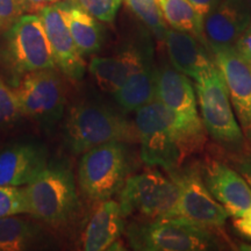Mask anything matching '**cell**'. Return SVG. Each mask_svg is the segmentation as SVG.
I'll return each instance as SVG.
<instances>
[{
    "label": "cell",
    "instance_id": "obj_4",
    "mask_svg": "<svg viewBox=\"0 0 251 251\" xmlns=\"http://www.w3.org/2000/svg\"><path fill=\"white\" fill-rule=\"evenodd\" d=\"M25 187L28 214L51 227L70 224L79 209L74 174L64 165H48Z\"/></svg>",
    "mask_w": 251,
    "mask_h": 251
},
{
    "label": "cell",
    "instance_id": "obj_22",
    "mask_svg": "<svg viewBox=\"0 0 251 251\" xmlns=\"http://www.w3.org/2000/svg\"><path fill=\"white\" fill-rule=\"evenodd\" d=\"M0 219V251H23L36 248L45 238L40 224L19 216Z\"/></svg>",
    "mask_w": 251,
    "mask_h": 251
},
{
    "label": "cell",
    "instance_id": "obj_29",
    "mask_svg": "<svg viewBox=\"0 0 251 251\" xmlns=\"http://www.w3.org/2000/svg\"><path fill=\"white\" fill-rule=\"evenodd\" d=\"M226 159L235 170H237L242 175V177L251 187V153L242 152L236 153V155H227L226 153Z\"/></svg>",
    "mask_w": 251,
    "mask_h": 251
},
{
    "label": "cell",
    "instance_id": "obj_35",
    "mask_svg": "<svg viewBox=\"0 0 251 251\" xmlns=\"http://www.w3.org/2000/svg\"><path fill=\"white\" fill-rule=\"evenodd\" d=\"M248 2H249V6H250V9H251V0H248Z\"/></svg>",
    "mask_w": 251,
    "mask_h": 251
},
{
    "label": "cell",
    "instance_id": "obj_1",
    "mask_svg": "<svg viewBox=\"0 0 251 251\" xmlns=\"http://www.w3.org/2000/svg\"><path fill=\"white\" fill-rule=\"evenodd\" d=\"M134 126L142 161L168 174L183 168L205 150L208 134L201 118H185L157 99L135 112Z\"/></svg>",
    "mask_w": 251,
    "mask_h": 251
},
{
    "label": "cell",
    "instance_id": "obj_25",
    "mask_svg": "<svg viewBox=\"0 0 251 251\" xmlns=\"http://www.w3.org/2000/svg\"><path fill=\"white\" fill-rule=\"evenodd\" d=\"M28 213L24 186H0V219Z\"/></svg>",
    "mask_w": 251,
    "mask_h": 251
},
{
    "label": "cell",
    "instance_id": "obj_2",
    "mask_svg": "<svg viewBox=\"0 0 251 251\" xmlns=\"http://www.w3.org/2000/svg\"><path fill=\"white\" fill-rule=\"evenodd\" d=\"M134 250L203 251L231 247L221 229H212L178 218L134 222L125 229Z\"/></svg>",
    "mask_w": 251,
    "mask_h": 251
},
{
    "label": "cell",
    "instance_id": "obj_17",
    "mask_svg": "<svg viewBox=\"0 0 251 251\" xmlns=\"http://www.w3.org/2000/svg\"><path fill=\"white\" fill-rule=\"evenodd\" d=\"M170 64L192 79L199 80L216 67L215 58L206 50V45L191 34L168 28L162 41Z\"/></svg>",
    "mask_w": 251,
    "mask_h": 251
},
{
    "label": "cell",
    "instance_id": "obj_15",
    "mask_svg": "<svg viewBox=\"0 0 251 251\" xmlns=\"http://www.w3.org/2000/svg\"><path fill=\"white\" fill-rule=\"evenodd\" d=\"M125 229V216L119 201L112 200V198L94 201L81 233V249L85 251L114 250Z\"/></svg>",
    "mask_w": 251,
    "mask_h": 251
},
{
    "label": "cell",
    "instance_id": "obj_23",
    "mask_svg": "<svg viewBox=\"0 0 251 251\" xmlns=\"http://www.w3.org/2000/svg\"><path fill=\"white\" fill-rule=\"evenodd\" d=\"M161 8L169 26L191 34L207 46L203 33V18L193 8L188 0H164Z\"/></svg>",
    "mask_w": 251,
    "mask_h": 251
},
{
    "label": "cell",
    "instance_id": "obj_33",
    "mask_svg": "<svg viewBox=\"0 0 251 251\" xmlns=\"http://www.w3.org/2000/svg\"><path fill=\"white\" fill-rule=\"evenodd\" d=\"M188 2L193 6V8L198 13L205 19L206 15L219 4L220 0H188Z\"/></svg>",
    "mask_w": 251,
    "mask_h": 251
},
{
    "label": "cell",
    "instance_id": "obj_32",
    "mask_svg": "<svg viewBox=\"0 0 251 251\" xmlns=\"http://www.w3.org/2000/svg\"><path fill=\"white\" fill-rule=\"evenodd\" d=\"M59 0H21L26 13L37 14L46 6L58 2Z\"/></svg>",
    "mask_w": 251,
    "mask_h": 251
},
{
    "label": "cell",
    "instance_id": "obj_34",
    "mask_svg": "<svg viewBox=\"0 0 251 251\" xmlns=\"http://www.w3.org/2000/svg\"><path fill=\"white\" fill-rule=\"evenodd\" d=\"M157 2H158V5L159 6H162L163 5V2H164V0H156Z\"/></svg>",
    "mask_w": 251,
    "mask_h": 251
},
{
    "label": "cell",
    "instance_id": "obj_31",
    "mask_svg": "<svg viewBox=\"0 0 251 251\" xmlns=\"http://www.w3.org/2000/svg\"><path fill=\"white\" fill-rule=\"evenodd\" d=\"M234 227L240 235L251 240V206L242 215L236 218L234 221Z\"/></svg>",
    "mask_w": 251,
    "mask_h": 251
},
{
    "label": "cell",
    "instance_id": "obj_18",
    "mask_svg": "<svg viewBox=\"0 0 251 251\" xmlns=\"http://www.w3.org/2000/svg\"><path fill=\"white\" fill-rule=\"evenodd\" d=\"M155 99L188 119L200 118L197 97L190 77L172 65L155 68Z\"/></svg>",
    "mask_w": 251,
    "mask_h": 251
},
{
    "label": "cell",
    "instance_id": "obj_26",
    "mask_svg": "<svg viewBox=\"0 0 251 251\" xmlns=\"http://www.w3.org/2000/svg\"><path fill=\"white\" fill-rule=\"evenodd\" d=\"M21 117L14 90L0 78V128L11 127Z\"/></svg>",
    "mask_w": 251,
    "mask_h": 251
},
{
    "label": "cell",
    "instance_id": "obj_21",
    "mask_svg": "<svg viewBox=\"0 0 251 251\" xmlns=\"http://www.w3.org/2000/svg\"><path fill=\"white\" fill-rule=\"evenodd\" d=\"M115 102L124 113L136 112L137 109L155 99V67L148 61L139 71L128 78L127 81L113 93Z\"/></svg>",
    "mask_w": 251,
    "mask_h": 251
},
{
    "label": "cell",
    "instance_id": "obj_5",
    "mask_svg": "<svg viewBox=\"0 0 251 251\" xmlns=\"http://www.w3.org/2000/svg\"><path fill=\"white\" fill-rule=\"evenodd\" d=\"M197 103L207 134L227 155L247 152L246 142L234 113L227 84L216 67L194 81Z\"/></svg>",
    "mask_w": 251,
    "mask_h": 251
},
{
    "label": "cell",
    "instance_id": "obj_12",
    "mask_svg": "<svg viewBox=\"0 0 251 251\" xmlns=\"http://www.w3.org/2000/svg\"><path fill=\"white\" fill-rule=\"evenodd\" d=\"M214 58L227 84L247 152L251 153V63L246 61L235 48L219 50L214 52Z\"/></svg>",
    "mask_w": 251,
    "mask_h": 251
},
{
    "label": "cell",
    "instance_id": "obj_10",
    "mask_svg": "<svg viewBox=\"0 0 251 251\" xmlns=\"http://www.w3.org/2000/svg\"><path fill=\"white\" fill-rule=\"evenodd\" d=\"M168 175L179 191L175 218L202 227L221 229L229 214L203 183L199 163L184 165Z\"/></svg>",
    "mask_w": 251,
    "mask_h": 251
},
{
    "label": "cell",
    "instance_id": "obj_30",
    "mask_svg": "<svg viewBox=\"0 0 251 251\" xmlns=\"http://www.w3.org/2000/svg\"><path fill=\"white\" fill-rule=\"evenodd\" d=\"M234 48L246 61L251 63V25L240 37Z\"/></svg>",
    "mask_w": 251,
    "mask_h": 251
},
{
    "label": "cell",
    "instance_id": "obj_3",
    "mask_svg": "<svg viewBox=\"0 0 251 251\" xmlns=\"http://www.w3.org/2000/svg\"><path fill=\"white\" fill-rule=\"evenodd\" d=\"M65 139L74 153H84L108 142L139 143L134 121L103 103L84 101L71 108Z\"/></svg>",
    "mask_w": 251,
    "mask_h": 251
},
{
    "label": "cell",
    "instance_id": "obj_27",
    "mask_svg": "<svg viewBox=\"0 0 251 251\" xmlns=\"http://www.w3.org/2000/svg\"><path fill=\"white\" fill-rule=\"evenodd\" d=\"M81 7L102 23H113L122 0H76Z\"/></svg>",
    "mask_w": 251,
    "mask_h": 251
},
{
    "label": "cell",
    "instance_id": "obj_7",
    "mask_svg": "<svg viewBox=\"0 0 251 251\" xmlns=\"http://www.w3.org/2000/svg\"><path fill=\"white\" fill-rule=\"evenodd\" d=\"M124 142H108L87 150L78 165L80 192L92 201L111 199L129 176V156Z\"/></svg>",
    "mask_w": 251,
    "mask_h": 251
},
{
    "label": "cell",
    "instance_id": "obj_11",
    "mask_svg": "<svg viewBox=\"0 0 251 251\" xmlns=\"http://www.w3.org/2000/svg\"><path fill=\"white\" fill-rule=\"evenodd\" d=\"M199 168L203 183L229 216L238 218L251 206V187L227 159L206 153Z\"/></svg>",
    "mask_w": 251,
    "mask_h": 251
},
{
    "label": "cell",
    "instance_id": "obj_24",
    "mask_svg": "<svg viewBox=\"0 0 251 251\" xmlns=\"http://www.w3.org/2000/svg\"><path fill=\"white\" fill-rule=\"evenodd\" d=\"M126 2L162 43L169 27L158 2L156 0H126Z\"/></svg>",
    "mask_w": 251,
    "mask_h": 251
},
{
    "label": "cell",
    "instance_id": "obj_19",
    "mask_svg": "<svg viewBox=\"0 0 251 251\" xmlns=\"http://www.w3.org/2000/svg\"><path fill=\"white\" fill-rule=\"evenodd\" d=\"M148 58L135 48H128L117 55L91 59L89 70L97 86L106 93H115L131 75L139 71Z\"/></svg>",
    "mask_w": 251,
    "mask_h": 251
},
{
    "label": "cell",
    "instance_id": "obj_9",
    "mask_svg": "<svg viewBox=\"0 0 251 251\" xmlns=\"http://www.w3.org/2000/svg\"><path fill=\"white\" fill-rule=\"evenodd\" d=\"M13 90L23 117L51 125L63 115L65 85L56 68L27 72L19 78Z\"/></svg>",
    "mask_w": 251,
    "mask_h": 251
},
{
    "label": "cell",
    "instance_id": "obj_6",
    "mask_svg": "<svg viewBox=\"0 0 251 251\" xmlns=\"http://www.w3.org/2000/svg\"><path fill=\"white\" fill-rule=\"evenodd\" d=\"M179 191L170 176L150 166L141 174L129 176L119 192V203L125 218L139 222L175 218Z\"/></svg>",
    "mask_w": 251,
    "mask_h": 251
},
{
    "label": "cell",
    "instance_id": "obj_14",
    "mask_svg": "<svg viewBox=\"0 0 251 251\" xmlns=\"http://www.w3.org/2000/svg\"><path fill=\"white\" fill-rule=\"evenodd\" d=\"M50 43L56 68L64 76L80 80L86 71V63L78 50L58 2L48 5L39 12Z\"/></svg>",
    "mask_w": 251,
    "mask_h": 251
},
{
    "label": "cell",
    "instance_id": "obj_16",
    "mask_svg": "<svg viewBox=\"0 0 251 251\" xmlns=\"http://www.w3.org/2000/svg\"><path fill=\"white\" fill-rule=\"evenodd\" d=\"M48 166L45 147L19 143L0 152V186H26Z\"/></svg>",
    "mask_w": 251,
    "mask_h": 251
},
{
    "label": "cell",
    "instance_id": "obj_13",
    "mask_svg": "<svg viewBox=\"0 0 251 251\" xmlns=\"http://www.w3.org/2000/svg\"><path fill=\"white\" fill-rule=\"evenodd\" d=\"M251 25V9L248 0H220L203 19V33L213 54L234 48Z\"/></svg>",
    "mask_w": 251,
    "mask_h": 251
},
{
    "label": "cell",
    "instance_id": "obj_28",
    "mask_svg": "<svg viewBox=\"0 0 251 251\" xmlns=\"http://www.w3.org/2000/svg\"><path fill=\"white\" fill-rule=\"evenodd\" d=\"M24 14L26 12L21 0H0V34L6 33Z\"/></svg>",
    "mask_w": 251,
    "mask_h": 251
},
{
    "label": "cell",
    "instance_id": "obj_20",
    "mask_svg": "<svg viewBox=\"0 0 251 251\" xmlns=\"http://www.w3.org/2000/svg\"><path fill=\"white\" fill-rule=\"evenodd\" d=\"M58 5L80 54L87 56L98 51L103 42L102 27L98 19L85 11L76 0H59Z\"/></svg>",
    "mask_w": 251,
    "mask_h": 251
},
{
    "label": "cell",
    "instance_id": "obj_8",
    "mask_svg": "<svg viewBox=\"0 0 251 251\" xmlns=\"http://www.w3.org/2000/svg\"><path fill=\"white\" fill-rule=\"evenodd\" d=\"M6 34L5 58L15 76L20 78L27 72L56 68L39 14L21 15Z\"/></svg>",
    "mask_w": 251,
    "mask_h": 251
}]
</instances>
